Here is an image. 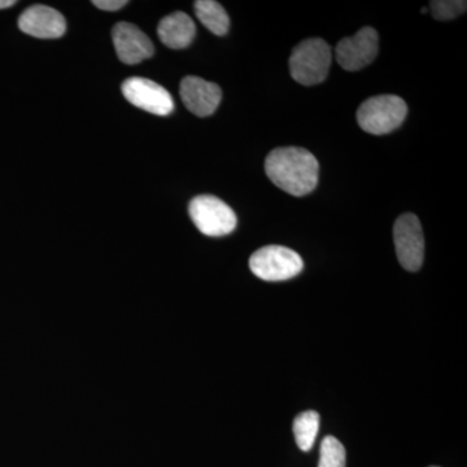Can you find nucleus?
<instances>
[{
    "instance_id": "nucleus-7",
    "label": "nucleus",
    "mask_w": 467,
    "mask_h": 467,
    "mask_svg": "<svg viewBox=\"0 0 467 467\" xmlns=\"http://www.w3.org/2000/svg\"><path fill=\"white\" fill-rule=\"evenodd\" d=\"M379 51V36L370 26L362 27L353 36H347L337 43V60L344 70L358 72L373 63Z\"/></svg>"
},
{
    "instance_id": "nucleus-17",
    "label": "nucleus",
    "mask_w": 467,
    "mask_h": 467,
    "mask_svg": "<svg viewBox=\"0 0 467 467\" xmlns=\"http://www.w3.org/2000/svg\"><path fill=\"white\" fill-rule=\"evenodd\" d=\"M92 5L103 11H117L128 5V2L126 0H94Z\"/></svg>"
},
{
    "instance_id": "nucleus-18",
    "label": "nucleus",
    "mask_w": 467,
    "mask_h": 467,
    "mask_svg": "<svg viewBox=\"0 0 467 467\" xmlns=\"http://www.w3.org/2000/svg\"><path fill=\"white\" fill-rule=\"evenodd\" d=\"M16 5L15 0H0V9L9 8Z\"/></svg>"
},
{
    "instance_id": "nucleus-4",
    "label": "nucleus",
    "mask_w": 467,
    "mask_h": 467,
    "mask_svg": "<svg viewBox=\"0 0 467 467\" xmlns=\"http://www.w3.org/2000/svg\"><path fill=\"white\" fill-rule=\"evenodd\" d=\"M303 267L300 254L284 245H266L250 259L251 272L266 282L287 281L299 275Z\"/></svg>"
},
{
    "instance_id": "nucleus-15",
    "label": "nucleus",
    "mask_w": 467,
    "mask_h": 467,
    "mask_svg": "<svg viewBox=\"0 0 467 467\" xmlns=\"http://www.w3.org/2000/svg\"><path fill=\"white\" fill-rule=\"evenodd\" d=\"M347 454L342 442L334 436H326L321 442L318 467H346Z\"/></svg>"
},
{
    "instance_id": "nucleus-8",
    "label": "nucleus",
    "mask_w": 467,
    "mask_h": 467,
    "mask_svg": "<svg viewBox=\"0 0 467 467\" xmlns=\"http://www.w3.org/2000/svg\"><path fill=\"white\" fill-rule=\"evenodd\" d=\"M122 94L133 106L152 115L168 116L174 101L167 88L143 77H130L122 84Z\"/></svg>"
},
{
    "instance_id": "nucleus-11",
    "label": "nucleus",
    "mask_w": 467,
    "mask_h": 467,
    "mask_svg": "<svg viewBox=\"0 0 467 467\" xmlns=\"http://www.w3.org/2000/svg\"><path fill=\"white\" fill-rule=\"evenodd\" d=\"M18 27L27 36L39 39L60 38L67 32L63 15L55 8L42 5L26 8L18 18Z\"/></svg>"
},
{
    "instance_id": "nucleus-16",
    "label": "nucleus",
    "mask_w": 467,
    "mask_h": 467,
    "mask_svg": "<svg viewBox=\"0 0 467 467\" xmlns=\"http://www.w3.org/2000/svg\"><path fill=\"white\" fill-rule=\"evenodd\" d=\"M430 9L436 20L448 21L465 14L467 3L465 0H432Z\"/></svg>"
},
{
    "instance_id": "nucleus-2",
    "label": "nucleus",
    "mask_w": 467,
    "mask_h": 467,
    "mask_svg": "<svg viewBox=\"0 0 467 467\" xmlns=\"http://www.w3.org/2000/svg\"><path fill=\"white\" fill-rule=\"evenodd\" d=\"M331 66V47L321 38L306 39L292 51V78L303 86L322 84Z\"/></svg>"
},
{
    "instance_id": "nucleus-14",
    "label": "nucleus",
    "mask_w": 467,
    "mask_h": 467,
    "mask_svg": "<svg viewBox=\"0 0 467 467\" xmlns=\"http://www.w3.org/2000/svg\"><path fill=\"white\" fill-rule=\"evenodd\" d=\"M319 429L317 411L306 410L300 413L294 420V435L301 451H309L315 445Z\"/></svg>"
},
{
    "instance_id": "nucleus-9",
    "label": "nucleus",
    "mask_w": 467,
    "mask_h": 467,
    "mask_svg": "<svg viewBox=\"0 0 467 467\" xmlns=\"http://www.w3.org/2000/svg\"><path fill=\"white\" fill-rule=\"evenodd\" d=\"M180 94L184 107L198 117L213 115L223 99L220 86L195 76L184 77Z\"/></svg>"
},
{
    "instance_id": "nucleus-5",
    "label": "nucleus",
    "mask_w": 467,
    "mask_h": 467,
    "mask_svg": "<svg viewBox=\"0 0 467 467\" xmlns=\"http://www.w3.org/2000/svg\"><path fill=\"white\" fill-rule=\"evenodd\" d=\"M189 212L199 232L207 236L227 235L238 223L233 209L216 196H196L190 202Z\"/></svg>"
},
{
    "instance_id": "nucleus-6",
    "label": "nucleus",
    "mask_w": 467,
    "mask_h": 467,
    "mask_svg": "<svg viewBox=\"0 0 467 467\" xmlns=\"http://www.w3.org/2000/svg\"><path fill=\"white\" fill-rule=\"evenodd\" d=\"M393 242L399 263L408 272L422 267L425 257V238L416 214L405 213L393 225Z\"/></svg>"
},
{
    "instance_id": "nucleus-19",
    "label": "nucleus",
    "mask_w": 467,
    "mask_h": 467,
    "mask_svg": "<svg viewBox=\"0 0 467 467\" xmlns=\"http://www.w3.org/2000/svg\"><path fill=\"white\" fill-rule=\"evenodd\" d=\"M430 467H439V466H430Z\"/></svg>"
},
{
    "instance_id": "nucleus-1",
    "label": "nucleus",
    "mask_w": 467,
    "mask_h": 467,
    "mask_svg": "<svg viewBox=\"0 0 467 467\" xmlns=\"http://www.w3.org/2000/svg\"><path fill=\"white\" fill-rule=\"evenodd\" d=\"M265 171L276 187L294 196L308 195L318 184L317 159L299 147L273 150L265 160Z\"/></svg>"
},
{
    "instance_id": "nucleus-3",
    "label": "nucleus",
    "mask_w": 467,
    "mask_h": 467,
    "mask_svg": "<svg viewBox=\"0 0 467 467\" xmlns=\"http://www.w3.org/2000/svg\"><path fill=\"white\" fill-rule=\"evenodd\" d=\"M408 115V106L396 95H379L365 100L358 110V122L368 134L384 135L396 130Z\"/></svg>"
},
{
    "instance_id": "nucleus-10",
    "label": "nucleus",
    "mask_w": 467,
    "mask_h": 467,
    "mask_svg": "<svg viewBox=\"0 0 467 467\" xmlns=\"http://www.w3.org/2000/svg\"><path fill=\"white\" fill-rule=\"evenodd\" d=\"M112 39L117 57L128 66L140 64L152 57L155 52L149 36L133 24H116L112 30Z\"/></svg>"
},
{
    "instance_id": "nucleus-13",
    "label": "nucleus",
    "mask_w": 467,
    "mask_h": 467,
    "mask_svg": "<svg viewBox=\"0 0 467 467\" xmlns=\"http://www.w3.org/2000/svg\"><path fill=\"white\" fill-rule=\"evenodd\" d=\"M196 16L209 32L218 36H225L229 32L230 18L225 8L214 0H198L193 5Z\"/></svg>"
},
{
    "instance_id": "nucleus-12",
    "label": "nucleus",
    "mask_w": 467,
    "mask_h": 467,
    "mask_svg": "<svg viewBox=\"0 0 467 467\" xmlns=\"http://www.w3.org/2000/svg\"><path fill=\"white\" fill-rule=\"evenodd\" d=\"M158 34L167 47L181 50L192 45L195 38L196 26L189 15L174 12L160 21Z\"/></svg>"
}]
</instances>
